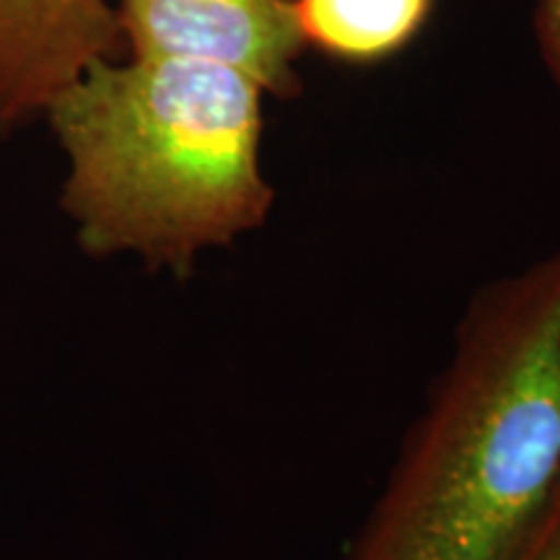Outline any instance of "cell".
I'll return each mask as SVG.
<instances>
[{
	"instance_id": "cell-1",
	"label": "cell",
	"mask_w": 560,
	"mask_h": 560,
	"mask_svg": "<svg viewBox=\"0 0 560 560\" xmlns=\"http://www.w3.org/2000/svg\"><path fill=\"white\" fill-rule=\"evenodd\" d=\"M560 488V249L470 299L342 560H509Z\"/></svg>"
},
{
	"instance_id": "cell-2",
	"label": "cell",
	"mask_w": 560,
	"mask_h": 560,
	"mask_svg": "<svg viewBox=\"0 0 560 560\" xmlns=\"http://www.w3.org/2000/svg\"><path fill=\"white\" fill-rule=\"evenodd\" d=\"M265 91L221 62L104 58L45 109L66 159L60 210L91 260L187 280L270 219Z\"/></svg>"
},
{
	"instance_id": "cell-3",
	"label": "cell",
	"mask_w": 560,
	"mask_h": 560,
	"mask_svg": "<svg viewBox=\"0 0 560 560\" xmlns=\"http://www.w3.org/2000/svg\"><path fill=\"white\" fill-rule=\"evenodd\" d=\"M125 55L221 62L268 96L301 94L306 45L289 0H112Z\"/></svg>"
},
{
	"instance_id": "cell-4",
	"label": "cell",
	"mask_w": 560,
	"mask_h": 560,
	"mask_svg": "<svg viewBox=\"0 0 560 560\" xmlns=\"http://www.w3.org/2000/svg\"><path fill=\"white\" fill-rule=\"evenodd\" d=\"M122 55L112 0H0V140L39 122L91 62Z\"/></svg>"
},
{
	"instance_id": "cell-5",
	"label": "cell",
	"mask_w": 560,
	"mask_h": 560,
	"mask_svg": "<svg viewBox=\"0 0 560 560\" xmlns=\"http://www.w3.org/2000/svg\"><path fill=\"white\" fill-rule=\"evenodd\" d=\"M306 47L348 66L400 55L423 32L436 0H289Z\"/></svg>"
},
{
	"instance_id": "cell-6",
	"label": "cell",
	"mask_w": 560,
	"mask_h": 560,
	"mask_svg": "<svg viewBox=\"0 0 560 560\" xmlns=\"http://www.w3.org/2000/svg\"><path fill=\"white\" fill-rule=\"evenodd\" d=\"M509 560H560V488L535 529L524 537Z\"/></svg>"
},
{
	"instance_id": "cell-7",
	"label": "cell",
	"mask_w": 560,
	"mask_h": 560,
	"mask_svg": "<svg viewBox=\"0 0 560 560\" xmlns=\"http://www.w3.org/2000/svg\"><path fill=\"white\" fill-rule=\"evenodd\" d=\"M535 32L545 66L560 86V0H540L537 3Z\"/></svg>"
}]
</instances>
